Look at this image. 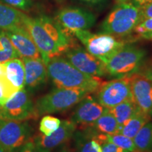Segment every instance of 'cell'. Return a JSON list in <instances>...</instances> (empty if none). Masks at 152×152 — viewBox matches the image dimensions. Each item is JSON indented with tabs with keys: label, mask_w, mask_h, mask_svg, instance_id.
Masks as SVG:
<instances>
[{
	"label": "cell",
	"mask_w": 152,
	"mask_h": 152,
	"mask_svg": "<svg viewBox=\"0 0 152 152\" xmlns=\"http://www.w3.org/2000/svg\"><path fill=\"white\" fill-rule=\"evenodd\" d=\"M46 66L48 77L57 88L79 90L91 94L96 92L104 83L100 77L80 71L61 56L51 58Z\"/></svg>",
	"instance_id": "6da1fadb"
},
{
	"label": "cell",
	"mask_w": 152,
	"mask_h": 152,
	"mask_svg": "<svg viewBox=\"0 0 152 152\" xmlns=\"http://www.w3.org/2000/svg\"><path fill=\"white\" fill-rule=\"evenodd\" d=\"M141 21L140 9L130 1L118 3L110 11L100 26V33L119 38L125 37L134 31Z\"/></svg>",
	"instance_id": "7a4b0ae2"
},
{
	"label": "cell",
	"mask_w": 152,
	"mask_h": 152,
	"mask_svg": "<svg viewBox=\"0 0 152 152\" xmlns=\"http://www.w3.org/2000/svg\"><path fill=\"white\" fill-rule=\"evenodd\" d=\"M146 56L145 49L131 44H125L106 61V71L114 77L128 76L139 71Z\"/></svg>",
	"instance_id": "3957f363"
},
{
	"label": "cell",
	"mask_w": 152,
	"mask_h": 152,
	"mask_svg": "<svg viewBox=\"0 0 152 152\" xmlns=\"http://www.w3.org/2000/svg\"><path fill=\"white\" fill-rule=\"evenodd\" d=\"M90 93L71 89L55 88L36 101L35 110L37 118L45 114L64 111L73 107Z\"/></svg>",
	"instance_id": "277c9868"
},
{
	"label": "cell",
	"mask_w": 152,
	"mask_h": 152,
	"mask_svg": "<svg viewBox=\"0 0 152 152\" xmlns=\"http://www.w3.org/2000/svg\"><path fill=\"white\" fill-rule=\"evenodd\" d=\"M74 36L84 45L87 52L102 61L104 64L126 44L121 38L110 34L92 33L88 30L75 31Z\"/></svg>",
	"instance_id": "5b68a950"
},
{
	"label": "cell",
	"mask_w": 152,
	"mask_h": 152,
	"mask_svg": "<svg viewBox=\"0 0 152 152\" xmlns=\"http://www.w3.org/2000/svg\"><path fill=\"white\" fill-rule=\"evenodd\" d=\"M32 128L27 123L0 118V146L6 152H15L31 139Z\"/></svg>",
	"instance_id": "8992f818"
},
{
	"label": "cell",
	"mask_w": 152,
	"mask_h": 152,
	"mask_svg": "<svg viewBox=\"0 0 152 152\" xmlns=\"http://www.w3.org/2000/svg\"><path fill=\"white\" fill-rule=\"evenodd\" d=\"M55 20L68 35L74 36L77 30H89L96 23V16L82 7H66L57 11Z\"/></svg>",
	"instance_id": "52a82bcc"
},
{
	"label": "cell",
	"mask_w": 152,
	"mask_h": 152,
	"mask_svg": "<svg viewBox=\"0 0 152 152\" xmlns=\"http://www.w3.org/2000/svg\"><path fill=\"white\" fill-rule=\"evenodd\" d=\"M23 25L31 35L45 64L51 58L63 54L59 47L36 17L33 18L24 14Z\"/></svg>",
	"instance_id": "ba28073f"
},
{
	"label": "cell",
	"mask_w": 152,
	"mask_h": 152,
	"mask_svg": "<svg viewBox=\"0 0 152 152\" xmlns=\"http://www.w3.org/2000/svg\"><path fill=\"white\" fill-rule=\"evenodd\" d=\"M96 99L105 109H111L127 100H132L128 76L103 83L96 91Z\"/></svg>",
	"instance_id": "9c48e42d"
},
{
	"label": "cell",
	"mask_w": 152,
	"mask_h": 152,
	"mask_svg": "<svg viewBox=\"0 0 152 152\" xmlns=\"http://www.w3.org/2000/svg\"><path fill=\"white\" fill-rule=\"evenodd\" d=\"M37 118L35 105L26 89L18 91L3 106H0V118L23 121Z\"/></svg>",
	"instance_id": "30bf717a"
},
{
	"label": "cell",
	"mask_w": 152,
	"mask_h": 152,
	"mask_svg": "<svg viewBox=\"0 0 152 152\" xmlns=\"http://www.w3.org/2000/svg\"><path fill=\"white\" fill-rule=\"evenodd\" d=\"M64 54L66 59L83 73L99 77L108 74L105 64L102 61L77 45L68 49Z\"/></svg>",
	"instance_id": "8fae6325"
},
{
	"label": "cell",
	"mask_w": 152,
	"mask_h": 152,
	"mask_svg": "<svg viewBox=\"0 0 152 152\" xmlns=\"http://www.w3.org/2000/svg\"><path fill=\"white\" fill-rule=\"evenodd\" d=\"M128 77L132 101L139 109L152 116V83L140 72Z\"/></svg>",
	"instance_id": "7c38bea8"
},
{
	"label": "cell",
	"mask_w": 152,
	"mask_h": 152,
	"mask_svg": "<svg viewBox=\"0 0 152 152\" xmlns=\"http://www.w3.org/2000/svg\"><path fill=\"white\" fill-rule=\"evenodd\" d=\"M4 31L20 58H42L33 38L23 25Z\"/></svg>",
	"instance_id": "4fadbf2b"
},
{
	"label": "cell",
	"mask_w": 152,
	"mask_h": 152,
	"mask_svg": "<svg viewBox=\"0 0 152 152\" xmlns=\"http://www.w3.org/2000/svg\"><path fill=\"white\" fill-rule=\"evenodd\" d=\"M71 121L82 129L91 128L103 113L104 109L96 99L87 95L77 104Z\"/></svg>",
	"instance_id": "5bb4252c"
},
{
	"label": "cell",
	"mask_w": 152,
	"mask_h": 152,
	"mask_svg": "<svg viewBox=\"0 0 152 152\" xmlns=\"http://www.w3.org/2000/svg\"><path fill=\"white\" fill-rule=\"evenodd\" d=\"M76 125L71 121L64 120L61 122L59 128L50 135L45 136L41 133L31 137L30 140L44 151L50 152L55 148L61 145L73 136Z\"/></svg>",
	"instance_id": "9a60e30c"
},
{
	"label": "cell",
	"mask_w": 152,
	"mask_h": 152,
	"mask_svg": "<svg viewBox=\"0 0 152 152\" xmlns=\"http://www.w3.org/2000/svg\"><path fill=\"white\" fill-rule=\"evenodd\" d=\"M25 67V89L33 91L47 80V66L42 58H22Z\"/></svg>",
	"instance_id": "2e32d148"
},
{
	"label": "cell",
	"mask_w": 152,
	"mask_h": 152,
	"mask_svg": "<svg viewBox=\"0 0 152 152\" xmlns=\"http://www.w3.org/2000/svg\"><path fill=\"white\" fill-rule=\"evenodd\" d=\"M7 76L9 81L17 91L25 89V67L23 61L14 58L4 62Z\"/></svg>",
	"instance_id": "e0dca14e"
},
{
	"label": "cell",
	"mask_w": 152,
	"mask_h": 152,
	"mask_svg": "<svg viewBox=\"0 0 152 152\" xmlns=\"http://www.w3.org/2000/svg\"><path fill=\"white\" fill-rule=\"evenodd\" d=\"M82 130L74 133L78 152H102V147L94 139L96 131L92 127Z\"/></svg>",
	"instance_id": "ac0fdd59"
},
{
	"label": "cell",
	"mask_w": 152,
	"mask_h": 152,
	"mask_svg": "<svg viewBox=\"0 0 152 152\" xmlns=\"http://www.w3.org/2000/svg\"><path fill=\"white\" fill-rule=\"evenodd\" d=\"M25 13L0 1V30H9L23 25Z\"/></svg>",
	"instance_id": "d6986e66"
},
{
	"label": "cell",
	"mask_w": 152,
	"mask_h": 152,
	"mask_svg": "<svg viewBox=\"0 0 152 152\" xmlns=\"http://www.w3.org/2000/svg\"><path fill=\"white\" fill-rule=\"evenodd\" d=\"M151 115H148L147 113H144L141 109H139L135 112V113L131 117L128 123L123 127L120 134H122L123 135L133 139L140 130V129L146 123L151 121Z\"/></svg>",
	"instance_id": "ffe728a7"
},
{
	"label": "cell",
	"mask_w": 152,
	"mask_h": 152,
	"mask_svg": "<svg viewBox=\"0 0 152 152\" xmlns=\"http://www.w3.org/2000/svg\"><path fill=\"white\" fill-rule=\"evenodd\" d=\"M92 128L99 133L108 134H120V129L116 119L109 109H104L103 113L95 121Z\"/></svg>",
	"instance_id": "44dd1931"
},
{
	"label": "cell",
	"mask_w": 152,
	"mask_h": 152,
	"mask_svg": "<svg viewBox=\"0 0 152 152\" xmlns=\"http://www.w3.org/2000/svg\"><path fill=\"white\" fill-rule=\"evenodd\" d=\"M138 109L139 108L132 100L125 101L109 109L116 119L119 126L120 132L123 127L128 123V121Z\"/></svg>",
	"instance_id": "7402d4cb"
},
{
	"label": "cell",
	"mask_w": 152,
	"mask_h": 152,
	"mask_svg": "<svg viewBox=\"0 0 152 152\" xmlns=\"http://www.w3.org/2000/svg\"><path fill=\"white\" fill-rule=\"evenodd\" d=\"M135 152H152V123H146L132 139Z\"/></svg>",
	"instance_id": "603a6c76"
},
{
	"label": "cell",
	"mask_w": 152,
	"mask_h": 152,
	"mask_svg": "<svg viewBox=\"0 0 152 152\" xmlns=\"http://www.w3.org/2000/svg\"><path fill=\"white\" fill-rule=\"evenodd\" d=\"M14 58H20L13 47L5 31L0 30V63H4Z\"/></svg>",
	"instance_id": "cb8c5ba5"
},
{
	"label": "cell",
	"mask_w": 152,
	"mask_h": 152,
	"mask_svg": "<svg viewBox=\"0 0 152 152\" xmlns=\"http://www.w3.org/2000/svg\"><path fill=\"white\" fill-rule=\"evenodd\" d=\"M60 125L61 121L57 118L45 115L39 123V130L44 135L49 136L59 128Z\"/></svg>",
	"instance_id": "d4e9b609"
},
{
	"label": "cell",
	"mask_w": 152,
	"mask_h": 152,
	"mask_svg": "<svg viewBox=\"0 0 152 152\" xmlns=\"http://www.w3.org/2000/svg\"><path fill=\"white\" fill-rule=\"evenodd\" d=\"M0 1L13 8L26 12L30 11L33 7L32 0H0Z\"/></svg>",
	"instance_id": "484cf974"
},
{
	"label": "cell",
	"mask_w": 152,
	"mask_h": 152,
	"mask_svg": "<svg viewBox=\"0 0 152 152\" xmlns=\"http://www.w3.org/2000/svg\"><path fill=\"white\" fill-rule=\"evenodd\" d=\"M133 33H135L140 38L144 35L152 33V18L141 20L134 28Z\"/></svg>",
	"instance_id": "4316f807"
},
{
	"label": "cell",
	"mask_w": 152,
	"mask_h": 152,
	"mask_svg": "<svg viewBox=\"0 0 152 152\" xmlns=\"http://www.w3.org/2000/svg\"><path fill=\"white\" fill-rule=\"evenodd\" d=\"M18 152H47L37 147L34 142L30 140L28 142H26L20 149L18 150Z\"/></svg>",
	"instance_id": "83f0119b"
},
{
	"label": "cell",
	"mask_w": 152,
	"mask_h": 152,
	"mask_svg": "<svg viewBox=\"0 0 152 152\" xmlns=\"http://www.w3.org/2000/svg\"><path fill=\"white\" fill-rule=\"evenodd\" d=\"M102 152H130L127 150L123 149L110 142H105L101 144Z\"/></svg>",
	"instance_id": "f1b7e54d"
},
{
	"label": "cell",
	"mask_w": 152,
	"mask_h": 152,
	"mask_svg": "<svg viewBox=\"0 0 152 152\" xmlns=\"http://www.w3.org/2000/svg\"><path fill=\"white\" fill-rule=\"evenodd\" d=\"M140 14H141V20L145 18H152V3L140 8Z\"/></svg>",
	"instance_id": "f546056e"
},
{
	"label": "cell",
	"mask_w": 152,
	"mask_h": 152,
	"mask_svg": "<svg viewBox=\"0 0 152 152\" xmlns=\"http://www.w3.org/2000/svg\"><path fill=\"white\" fill-rule=\"evenodd\" d=\"M138 72L144 75L152 83V66H146L144 67L142 66Z\"/></svg>",
	"instance_id": "4dcf8cb0"
},
{
	"label": "cell",
	"mask_w": 152,
	"mask_h": 152,
	"mask_svg": "<svg viewBox=\"0 0 152 152\" xmlns=\"http://www.w3.org/2000/svg\"><path fill=\"white\" fill-rule=\"evenodd\" d=\"M78 1L87 5L97 6V5L104 4H105L108 0H78Z\"/></svg>",
	"instance_id": "1f68e13d"
},
{
	"label": "cell",
	"mask_w": 152,
	"mask_h": 152,
	"mask_svg": "<svg viewBox=\"0 0 152 152\" xmlns=\"http://www.w3.org/2000/svg\"><path fill=\"white\" fill-rule=\"evenodd\" d=\"M130 1L140 9L150 3H152V0H130Z\"/></svg>",
	"instance_id": "d6a6232c"
},
{
	"label": "cell",
	"mask_w": 152,
	"mask_h": 152,
	"mask_svg": "<svg viewBox=\"0 0 152 152\" xmlns=\"http://www.w3.org/2000/svg\"><path fill=\"white\" fill-rule=\"evenodd\" d=\"M140 38H142V39H150V40H152V33H149V34H147V35H144L143 36H142V37Z\"/></svg>",
	"instance_id": "836d02e7"
},
{
	"label": "cell",
	"mask_w": 152,
	"mask_h": 152,
	"mask_svg": "<svg viewBox=\"0 0 152 152\" xmlns=\"http://www.w3.org/2000/svg\"><path fill=\"white\" fill-rule=\"evenodd\" d=\"M117 4L118 3H123V2H127V1H130V0H115Z\"/></svg>",
	"instance_id": "e575fe53"
},
{
	"label": "cell",
	"mask_w": 152,
	"mask_h": 152,
	"mask_svg": "<svg viewBox=\"0 0 152 152\" xmlns=\"http://www.w3.org/2000/svg\"><path fill=\"white\" fill-rule=\"evenodd\" d=\"M55 1H56L58 4H62L64 3L66 0H55Z\"/></svg>",
	"instance_id": "d590c367"
},
{
	"label": "cell",
	"mask_w": 152,
	"mask_h": 152,
	"mask_svg": "<svg viewBox=\"0 0 152 152\" xmlns=\"http://www.w3.org/2000/svg\"><path fill=\"white\" fill-rule=\"evenodd\" d=\"M0 152H6V151H5V150H4V149H3V148L1 147V146H0Z\"/></svg>",
	"instance_id": "8d00e7d4"
},
{
	"label": "cell",
	"mask_w": 152,
	"mask_h": 152,
	"mask_svg": "<svg viewBox=\"0 0 152 152\" xmlns=\"http://www.w3.org/2000/svg\"><path fill=\"white\" fill-rule=\"evenodd\" d=\"M62 152H73V151H71V150H68V149H64Z\"/></svg>",
	"instance_id": "74e56055"
}]
</instances>
